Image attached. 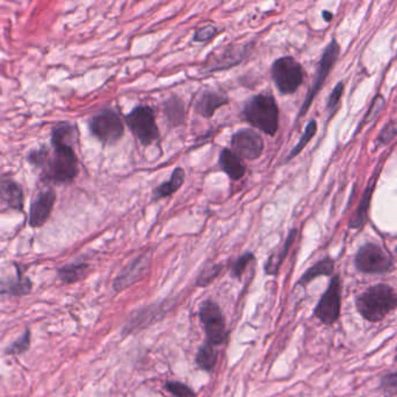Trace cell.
<instances>
[{
    "label": "cell",
    "instance_id": "1",
    "mask_svg": "<svg viewBox=\"0 0 397 397\" xmlns=\"http://www.w3.org/2000/svg\"><path fill=\"white\" fill-rule=\"evenodd\" d=\"M75 127L61 124L53 132V158L49 164V176L56 183H70L78 175V158L73 149Z\"/></svg>",
    "mask_w": 397,
    "mask_h": 397
},
{
    "label": "cell",
    "instance_id": "2",
    "mask_svg": "<svg viewBox=\"0 0 397 397\" xmlns=\"http://www.w3.org/2000/svg\"><path fill=\"white\" fill-rule=\"evenodd\" d=\"M354 303L361 318L378 324L397 309V291L391 284L376 283L359 293Z\"/></svg>",
    "mask_w": 397,
    "mask_h": 397
},
{
    "label": "cell",
    "instance_id": "3",
    "mask_svg": "<svg viewBox=\"0 0 397 397\" xmlns=\"http://www.w3.org/2000/svg\"><path fill=\"white\" fill-rule=\"evenodd\" d=\"M243 117L251 126L259 129L266 136H274L279 129V108L274 96L258 94L247 101Z\"/></svg>",
    "mask_w": 397,
    "mask_h": 397
},
{
    "label": "cell",
    "instance_id": "4",
    "mask_svg": "<svg viewBox=\"0 0 397 397\" xmlns=\"http://www.w3.org/2000/svg\"><path fill=\"white\" fill-rule=\"evenodd\" d=\"M354 265L356 271L366 275L388 274L395 269L391 256L380 245L374 243H364L358 248Z\"/></svg>",
    "mask_w": 397,
    "mask_h": 397
},
{
    "label": "cell",
    "instance_id": "5",
    "mask_svg": "<svg viewBox=\"0 0 397 397\" xmlns=\"http://www.w3.org/2000/svg\"><path fill=\"white\" fill-rule=\"evenodd\" d=\"M125 123L133 136L143 146L153 145L160 140V132L156 123V114L149 105H138L125 116Z\"/></svg>",
    "mask_w": 397,
    "mask_h": 397
},
{
    "label": "cell",
    "instance_id": "6",
    "mask_svg": "<svg viewBox=\"0 0 397 397\" xmlns=\"http://www.w3.org/2000/svg\"><path fill=\"white\" fill-rule=\"evenodd\" d=\"M273 82L282 95H293L304 81V70L293 56H282L271 66Z\"/></svg>",
    "mask_w": 397,
    "mask_h": 397
},
{
    "label": "cell",
    "instance_id": "7",
    "mask_svg": "<svg viewBox=\"0 0 397 397\" xmlns=\"http://www.w3.org/2000/svg\"><path fill=\"white\" fill-rule=\"evenodd\" d=\"M254 48V42L249 41L244 44H230L216 49L207 57L204 71L206 74H213L232 69L241 64L251 54Z\"/></svg>",
    "mask_w": 397,
    "mask_h": 397
},
{
    "label": "cell",
    "instance_id": "8",
    "mask_svg": "<svg viewBox=\"0 0 397 397\" xmlns=\"http://www.w3.org/2000/svg\"><path fill=\"white\" fill-rule=\"evenodd\" d=\"M341 304H343V283L339 274L332 276L326 291L319 298L314 309V316L319 322L331 326L341 318Z\"/></svg>",
    "mask_w": 397,
    "mask_h": 397
},
{
    "label": "cell",
    "instance_id": "9",
    "mask_svg": "<svg viewBox=\"0 0 397 397\" xmlns=\"http://www.w3.org/2000/svg\"><path fill=\"white\" fill-rule=\"evenodd\" d=\"M92 136L101 144L107 146L115 145L125 136V124L115 111L107 109L94 114L88 121Z\"/></svg>",
    "mask_w": 397,
    "mask_h": 397
},
{
    "label": "cell",
    "instance_id": "10",
    "mask_svg": "<svg viewBox=\"0 0 397 397\" xmlns=\"http://www.w3.org/2000/svg\"><path fill=\"white\" fill-rule=\"evenodd\" d=\"M339 54H341V46L334 39L326 46L324 51H323L322 57H321V61H319L317 69H316L313 86H311L309 91L306 94L304 104L301 106L299 117H302L309 110L316 96L322 90L323 86H324V83H326V79H328L329 74L331 73V70L334 69Z\"/></svg>",
    "mask_w": 397,
    "mask_h": 397
},
{
    "label": "cell",
    "instance_id": "11",
    "mask_svg": "<svg viewBox=\"0 0 397 397\" xmlns=\"http://www.w3.org/2000/svg\"><path fill=\"white\" fill-rule=\"evenodd\" d=\"M199 316L206 332L207 343L216 346L227 341L225 317L219 304L213 301H205L200 306Z\"/></svg>",
    "mask_w": 397,
    "mask_h": 397
},
{
    "label": "cell",
    "instance_id": "12",
    "mask_svg": "<svg viewBox=\"0 0 397 397\" xmlns=\"http://www.w3.org/2000/svg\"><path fill=\"white\" fill-rule=\"evenodd\" d=\"M230 146L238 158L247 161L258 160L265 149V142L262 136L251 129H242L234 133Z\"/></svg>",
    "mask_w": 397,
    "mask_h": 397
},
{
    "label": "cell",
    "instance_id": "13",
    "mask_svg": "<svg viewBox=\"0 0 397 397\" xmlns=\"http://www.w3.org/2000/svg\"><path fill=\"white\" fill-rule=\"evenodd\" d=\"M149 262H150V252L142 254V256L133 260L132 263L127 266L120 273L119 276L114 280V289L120 293L125 288H128L129 286L135 283L143 275L144 271L149 266Z\"/></svg>",
    "mask_w": 397,
    "mask_h": 397
},
{
    "label": "cell",
    "instance_id": "14",
    "mask_svg": "<svg viewBox=\"0 0 397 397\" xmlns=\"http://www.w3.org/2000/svg\"><path fill=\"white\" fill-rule=\"evenodd\" d=\"M228 104L229 98L227 96L214 90H206L197 98L194 103V111L201 117L210 119L216 111Z\"/></svg>",
    "mask_w": 397,
    "mask_h": 397
},
{
    "label": "cell",
    "instance_id": "15",
    "mask_svg": "<svg viewBox=\"0 0 397 397\" xmlns=\"http://www.w3.org/2000/svg\"><path fill=\"white\" fill-rule=\"evenodd\" d=\"M55 201L56 195L53 190H47L40 194L31 204L29 224L33 227L42 226L51 216Z\"/></svg>",
    "mask_w": 397,
    "mask_h": 397
},
{
    "label": "cell",
    "instance_id": "16",
    "mask_svg": "<svg viewBox=\"0 0 397 397\" xmlns=\"http://www.w3.org/2000/svg\"><path fill=\"white\" fill-rule=\"evenodd\" d=\"M162 112L170 129L184 125L186 120V109L182 97L177 95L170 96L162 103Z\"/></svg>",
    "mask_w": 397,
    "mask_h": 397
},
{
    "label": "cell",
    "instance_id": "17",
    "mask_svg": "<svg viewBox=\"0 0 397 397\" xmlns=\"http://www.w3.org/2000/svg\"><path fill=\"white\" fill-rule=\"evenodd\" d=\"M219 166L223 173L227 174L232 181L241 180L247 173V166L232 149H223L220 153Z\"/></svg>",
    "mask_w": 397,
    "mask_h": 397
},
{
    "label": "cell",
    "instance_id": "18",
    "mask_svg": "<svg viewBox=\"0 0 397 397\" xmlns=\"http://www.w3.org/2000/svg\"><path fill=\"white\" fill-rule=\"evenodd\" d=\"M335 265V260L330 256L319 260V262H316L315 265L304 271L300 280L297 281V286L306 287L310 282H313L314 280L321 278V276H334Z\"/></svg>",
    "mask_w": 397,
    "mask_h": 397
},
{
    "label": "cell",
    "instance_id": "19",
    "mask_svg": "<svg viewBox=\"0 0 397 397\" xmlns=\"http://www.w3.org/2000/svg\"><path fill=\"white\" fill-rule=\"evenodd\" d=\"M185 177H186V174H185L184 168L175 167L171 174V179L167 182L162 183L157 186L156 189L153 190V202H158L160 199L167 198L170 196L177 193L184 186Z\"/></svg>",
    "mask_w": 397,
    "mask_h": 397
},
{
    "label": "cell",
    "instance_id": "20",
    "mask_svg": "<svg viewBox=\"0 0 397 397\" xmlns=\"http://www.w3.org/2000/svg\"><path fill=\"white\" fill-rule=\"evenodd\" d=\"M376 181H378V174L373 176L372 180L369 181L368 186H367L366 189L364 191L359 206L356 208L354 218L350 221L351 228H360L366 223L367 217H368L369 205H371L373 194H374V190H376Z\"/></svg>",
    "mask_w": 397,
    "mask_h": 397
},
{
    "label": "cell",
    "instance_id": "21",
    "mask_svg": "<svg viewBox=\"0 0 397 397\" xmlns=\"http://www.w3.org/2000/svg\"><path fill=\"white\" fill-rule=\"evenodd\" d=\"M297 230L293 228L291 232L288 233L287 239L278 251L273 252L269 256V260L266 262L265 273L267 275H277L279 273V269L282 267V262L285 261L286 256L291 251V247L293 246L295 239H297Z\"/></svg>",
    "mask_w": 397,
    "mask_h": 397
},
{
    "label": "cell",
    "instance_id": "22",
    "mask_svg": "<svg viewBox=\"0 0 397 397\" xmlns=\"http://www.w3.org/2000/svg\"><path fill=\"white\" fill-rule=\"evenodd\" d=\"M22 198L21 188L16 182L6 180L0 183V201L9 208H21Z\"/></svg>",
    "mask_w": 397,
    "mask_h": 397
},
{
    "label": "cell",
    "instance_id": "23",
    "mask_svg": "<svg viewBox=\"0 0 397 397\" xmlns=\"http://www.w3.org/2000/svg\"><path fill=\"white\" fill-rule=\"evenodd\" d=\"M195 360L201 369H204L207 372H212L217 361V351L215 350V346L206 341V343H204L197 351Z\"/></svg>",
    "mask_w": 397,
    "mask_h": 397
},
{
    "label": "cell",
    "instance_id": "24",
    "mask_svg": "<svg viewBox=\"0 0 397 397\" xmlns=\"http://www.w3.org/2000/svg\"><path fill=\"white\" fill-rule=\"evenodd\" d=\"M88 269V263H72L61 268L58 276L64 283H73L84 278Z\"/></svg>",
    "mask_w": 397,
    "mask_h": 397
},
{
    "label": "cell",
    "instance_id": "25",
    "mask_svg": "<svg viewBox=\"0 0 397 397\" xmlns=\"http://www.w3.org/2000/svg\"><path fill=\"white\" fill-rule=\"evenodd\" d=\"M317 133V121L316 120H310L308 125L304 129V134L301 136L300 140L297 142V146L294 149H292L291 153L287 155L286 158V162H289L293 159L297 158V155L300 154L301 151L306 149V146L309 144L310 140L313 139L314 136H316Z\"/></svg>",
    "mask_w": 397,
    "mask_h": 397
},
{
    "label": "cell",
    "instance_id": "26",
    "mask_svg": "<svg viewBox=\"0 0 397 397\" xmlns=\"http://www.w3.org/2000/svg\"><path fill=\"white\" fill-rule=\"evenodd\" d=\"M382 393L387 397H394L397 395V371L387 373L380 378L378 385Z\"/></svg>",
    "mask_w": 397,
    "mask_h": 397
},
{
    "label": "cell",
    "instance_id": "27",
    "mask_svg": "<svg viewBox=\"0 0 397 397\" xmlns=\"http://www.w3.org/2000/svg\"><path fill=\"white\" fill-rule=\"evenodd\" d=\"M219 33L220 31L215 26H202V27H199L194 32L193 41L197 42V44H207V42L212 41Z\"/></svg>",
    "mask_w": 397,
    "mask_h": 397
},
{
    "label": "cell",
    "instance_id": "28",
    "mask_svg": "<svg viewBox=\"0 0 397 397\" xmlns=\"http://www.w3.org/2000/svg\"><path fill=\"white\" fill-rule=\"evenodd\" d=\"M254 256L251 252L245 253L243 256L234 261L232 267V275L234 278H241L243 276L245 269L247 266L250 265L251 262L254 261Z\"/></svg>",
    "mask_w": 397,
    "mask_h": 397
},
{
    "label": "cell",
    "instance_id": "29",
    "mask_svg": "<svg viewBox=\"0 0 397 397\" xmlns=\"http://www.w3.org/2000/svg\"><path fill=\"white\" fill-rule=\"evenodd\" d=\"M222 271V266L221 265H212L208 266L206 268L202 271L199 278L197 280V286H200V287H205L207 284H210L214 278L219 276L220 273Z\"/></svg>",
    "mask_w": 397,
    "mask_h": 397
},
{
    "label": "cell",
    "instance_id": "30",
    "mask_svg": "<svg viewBox=\"0 0 397 397\" xmlns=\"http://www.w3.org/2000/svg\"><path fill=\"white\" fill-rule=\"evenodd\" d=\"M165 389L175 397H195V393L188 386L182 382L169 381L165 383Z\"/></svg>",
    "mask_w": 397,
    "mask_h": 397
},
{
    "label": "cell",
    "instance_id": "31",
    "mask_svg": "<svg viewBox=\"0 0 397 397\" xmlns=\"http://www.w3.org/2000/svg\"><path fill=\"white\" fill-rule=\"evenodd\" d=\"M344 83L339 82L335 86V89L332 90L331 95H330L328 99V105H326V109H328L330 116L335 114V111L337 110L338 105L341 103V96L344 94Z\"/></svg>",
    "mask_w": 397,
    "mask_h": 397
},
{
    "label": "cell",
    "instance_id": "32",
    "mask_svg": "<svg viewBox=\"0 0 397 397\" xmlns=\"http://www.w3.org/2000/svg\"><path fill=\"white\" fill-rule=\"evenodd\" d=\"M29 343H31V332L27 330L26 333L20 338L19 341L13 343L9 348H7V353L16 356V354H21L26 351L29 350Z\"/></svg>",
    "mask_w": 397,
    "mask_h": 397
},
{
    "label": "cell",
    "instance_id": "33",
    "mask_svg": "<svg viewBox=\"0 0 397 397\" xmlns=\"http://www.w3.org/2000/svg\"><path fill=\"white\" fill-rule=\"evenodd\" d=\"M397 136V120H393L391 123H388L383 129H382L380 136H378V141L381 146L387 145L391 140L394 139Z\"/></svg>",
    "mask_w": 397,
    "mask_h": 397
},
{
    "label": "cell",
    "instance_id": "34",
    "mask_svg": "<svg viewBox=\"0 0 397 397\" xmlns=\"http://www.w3.org/2000/svg\"><path fill=\"white\" fill-rule=\"evenodd\" d=\"M383 105H385V99L382 97L381 95L376 96L374 98V101H373L372 105H371V109L368 110V114L365 116L364 118L363 124H361V126H364L365 124L369 123L371 119L378 116V112L381 111V109L383 108Z\"/></svg>",
    "mask_w": 397,
    "mask_h": 397
},
{
    "label": "cell",
    "instance_id": "35",
    "mask_svg": "<svg viewBox=\"0 0 397 397\" xmlns=\"http://www.w3.org/2000/svg\"><path fill=\"white\" fill-rule=\"evenodd\" d=\"M322 16L326 22L331 21L332 18H334V14H332L331 12H329V11H324V12L322 13Z\"/></svg>",
    "mask_w": 397,
    "mask_h": 397
},
{
    "label": "cell",
    "instance_id": "36",
    "mask_svg": "<svg viewBox=\"0 0 397 397\" xmlns=\"http://www.w3.org/2000/svg\"><path fill=\"white\" fill-rule=\"evenodd\" d=\"M394 363H397V347H396V351H395V354H394Z\"/></svg>",
    "mask_w": 397,
    "mask_h": 397
},
{
    "label": "cell",
    "instance_id": "37",
    "mask_svg": "<svg viewBox=\"0 0 397 397\" xmlns=\"http://www.w3.org/2000/svg\"><path fill=\"white\" fill-rule=\"evenodd\" d=\"M395 252H396V254H397V246H396V248H395Z\"/></svg>",
    "mask_w": 397,
    "mask_h": 397
}]
</instances>
